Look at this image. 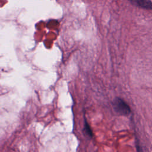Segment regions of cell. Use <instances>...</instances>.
<instances>
[{
  "mask_svg": "<svg viewBox=\"0 0 152 152\" xmlns=\"http://www.w3.org/2000/svg\"><path fill=\"white\" fill-rule=\"evenodd\" d=\"M114 110L119 115H128L131 112V109L128 104L122 99L117 97L114 99L113 102Z\"/></svg>",
  "mask_w": 152,
  "mask_h": 152,
  "instance_id": "1",
  "label": "cell"
},
{
  "mask_svg": "<svg viewBox=\"0 0 152 152\" xmlns=\"http://www.w3.org/2000/svg\"><path fill=\"white\" fill-rule=\"evenodd\" d=\"M134 5L148 10H152V2L150 0H129Z\"/></svg>",
  "mask_w": 152,
  "mask_h": 152,
  "instance_id": "2",
  "label": "cell"
},
{
  "mask_svg": "<svg viewBox=\"0 0 152 152\" xmlns=\"http://www.w3.org/2000/svg\"><path fill=\"white\" fill-rule=\"evenodd\" d=\"M85 131H86V132L90 136V137H91L92 136V132H91V130L89 126V125L87 124V122H85Z\"/></svg>",
  "mask_w": 152,
  "mask_h": 152,
  "instance_id": "3",
  "label": "cell"
}]
</instances>
